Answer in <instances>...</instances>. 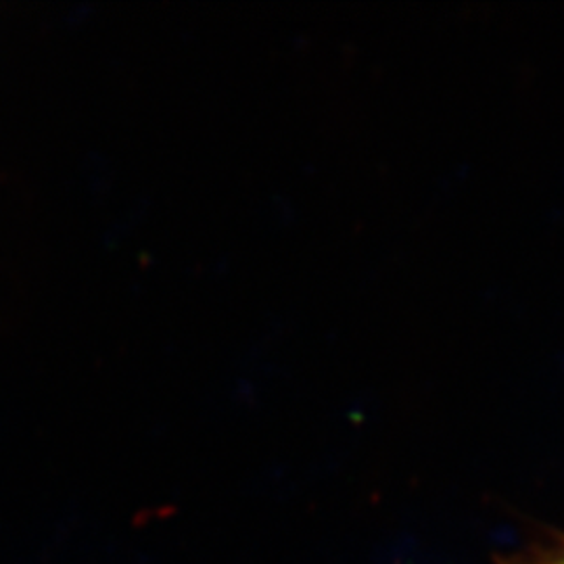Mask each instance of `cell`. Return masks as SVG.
Segmentation results:
<instances>
[{"instance_id": "obj_1", "label": "cell", "mask_w": 564, "mask_h": 564, "mask_svg": "<svg viewBox=\"0 0 564 564\" xmlns=\"http://www.w3.org/2000/svg\"><path fill=\"white\" fill-rule=\"evenodd\" d=\"M556 564H564V556H563V558H561V561H558V563H556Z\"/></svg>"}]
</instances>
